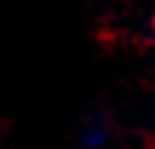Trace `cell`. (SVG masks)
<instances>
[{
    "instance_id": "1",
    "label": "cell",
    "mask_w": 155,
    "mask_h": 149,
    "mask_svg": "<svg viewBox=\"0 0 155 149\" xmlns=\"http://www.w3.org/2000/svg\"><path fill=\"white\" fill-rule=\"evenodd\" d=\"M104 141H107V132H104L102 124H90V127L85 129V135H82V146H87V149L102 146Z\"/></svg>"
}]
</instances>
